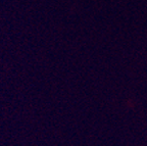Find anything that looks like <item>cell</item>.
Segmentation results:
<instances>
[]
</instances>
